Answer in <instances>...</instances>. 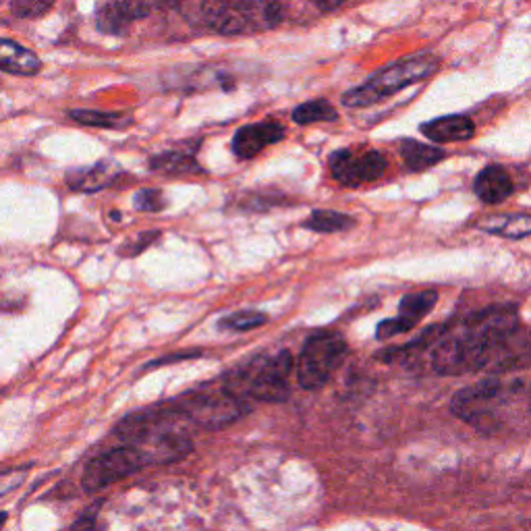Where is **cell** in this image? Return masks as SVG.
Returning a JSON list of instances; mask_svg holds the SVG:
<instances>
[{"label": "cell", "instance_id": "obj_26", "mask_svg": "<svg viewBox=\"0 0 531 531\" xmlns=\"http://www.w3.org/2000/svg\"><path fill=\"white\" fill-rule=\"evenodd\" d=\"M413 328H415V324H411V322H407L405 318L397 316V318H393V320H384V322H380V324H378V334H376V337H378L380 341H386V339L397 337V334L411 332Z\"/></svg>", "mask_w": 531, "mask_h": 531}, {"label": "cell", "instance_id": "obj_19", "mask_svg": "<svg viewBox=\"0 0 531 531\" xmlns=\"http://www.w3.org/2000/svg\"><path fill=\"white\" fill-rule=\"evenodd\" d=\"M303 227L316 233H343L355 227V218L332 210H314L312 216L303 222Z\"/></svg>", "mask_w": 531, "mask_h": 531}, {"label": "cell", "instance_id": "obj_10", "mask_svg": "<svg viewBox=\"0 0 531 531\" xmlns=\"http://www.w3.org/2000/svg\"><path fill=\"white\" fill-rule=\"evenodd\" d=\"M285 137V129L274 121L251 123L241 127L233 137V154L241 160L258 156L264 148L278 144Z\"/></svg>", "mask_w": 531, "mask_h": 531}, {"label": "cell", "instance_id": "obj_22", "mask_svg": "<svg viewBox=\"0 0 531 531\" xmlns=\"http://www.w3.org/2000/svg\"><path fill=\"white\" fill-rule=\"evenodd\" d=\"M337 117H339L337 108H334L326 100L305 102L293 110V121L297 125H312V123H320V121H337Z\"/></svg>", "mask_w": 531, "mask_h": 531}, {"label": "cell", "instance_id": "obj_15", "mask_svg": "<svg viewBox=\"0 0 531 531\" xmlns=\"http://www.w3.org/2000/svg\"><path fill=\"white\" fill-rule=\"evenodd\" d=\"M473 123L463 115H449L438 117L422 125V133L436 144H453V142H467L473 137Z\"/></svg>", "mask_w": 531, "mask_h": 531}, {"label": "cell", "instance_id": "obj_27", "mask_svg": "<svg viewBox=\"0 0 531 531\" xmlns=\"http://www.w3.org/2000/svg\"><path fill=\"white\" fill-rule=\"evenodd\" d=\"M160 237V231H144V233H139L135 239H131L123 249V254L125 256H139L142 254L144 249H148L156 239Z\"/></svg>", "mask_w": 531, "mask_h": 531}, {"label": "cell", "instance_id": "obj_17", "mask_svg": "<svg viewBox=\"0 0 531 531\" xmlns=\"http://www.w3.org/2000/svg\"><path fill=\"white\" fill-rule=\"evenodd\" d=\"M67 117L79 125L86 127H100V129H127L133 123L129 113H106V110H88V108H73Z\"/></svg>", "mask_w": 531, "mask_h": 531}, {"label": "cell", "instance_id": "obj_25", "mask_svg": "<svg viewBox=\"0 0 531 531\" xmlns=\"http://www.w3.org/2000/svg\"><path fill=\"white\" fill-rule=\"evenodd\" d=\"M52 9V3H42V0H15L11 11L19 19H36L42 17Z\"/></svg>", "mask_w": 531, "mask_h": 531}, {"label": "cell", "instance_id": "obj_11", "mask_svg": "<svg viewBox=\"0 0 531 531\" xmlns=\"http://www.w3.org/2000/svg\"><path fill=\"white\" fill-rule=\"evenodd\" d=\"M127 173L121 169L117 162L102 160L92 166H86V169H73L65 175L67 187L73 191H83V193H96L108 187H115L125 179Z\"/></svg>", "mask_w": 531, "mask_h": 531}, {"label": "cell", "instance_id": "obj_28", "mask_svg": "<svg viewBox=\"0 0 531 531\" xmlns=\"http://www.w3.org/2000/svg\"><path fill=\"white\" fill-rule=\"evenodd\" d=\"M94 527H96V517L94 513H90V515H81L71 527V531H94Z\"/></svg>", "mask_w": 531, "mask_h": 531}, {"label": "cell", "instance_id": "obj_24", "mask_svg": "<svg viewBox=\"0 0 531 531\" xmlns=\"http://www.w3.org/2000/svg\"><path fill=\"white\" fill-rule=\"evenodd\" d=\"M133 206L139 212H162L166 208V200L160 189H142L133 195Z\"/></svg>", "mask_w": 531, "mask_h": 531}, {"label": "cell", "instance_id": "obj_6", "mask_svg": "<svg viewBox=\"0 0 531 531\" xmlns=\"http://www.w3.org/2000/svg\"><path fill=\"white\" fill-rule=\"evenodd\" d=\"M509 403V390L498 380H484L463 388L453 397L451 411L482 432L500 426V411Z\"/></svg>", "mask_w": 531, "mask_h": 531}, {"label": "cell", "instance_id": "obj_1", "mask_svg": "<svg viewBox=\"0 0 531 531\" xmlns=\"http://www.w3.org/2000/svg\"><path fill=\"white\" fill-rule=\"evenodd\" d=\"M517 326L513 305H492L475 312L453 328H444L432 353V368L442 376H461L480 370L496 347Z\"/></svg>", "mask_w": 531, "mask_h": 531}, {"label": "cell", "instance_id": "obj_14", "mask_svg": "<svg viewBox=\"0 0 531 531\" xmlns=\"http://www.w3.org/2000/svg\"><path fill=\"white\" fill-rule=\"evenodd\" d=\"M42 69V61L38 54L30 48H25L13 40L0 38V71L19 75V77H34Z\"/></svg>", "mask_w": 531, "mask_h": 531}, {"label": "cell", "instance_id": "obj_29", "mask_svg": "<svg viewBox=\"0 0 531 531\" xmlns=\"http://www.w3.org/2000/svg\"><path fill=\"white\" fill-rule=\"evenodd\" d=\"M7 513H0V529H3V525H5V521H7Z\"/></svg>", "mask_w": 531, "mask_h": 531}, {"label": "cell", "instance_id": "obj_23", "mask_svg": "<svg viewBox=\"0 0 531 531\" xmlns=\"http://www.w3.org/2000/svg\"><path fill=\"white\" fill-rule=\"evenodd\" d=\"M266 320L268 318L264 314H260V312H237V314L222 318L218 322V328L233 330V332H247V330L258 328V326H264Z\"/></svg>", "mask_w": 531, "mask_h": 531}, {"label": "cell", "instance_id": "obj_12", "mask_svg": "<svg viewBox=\"0 0 531 531\" xmlns=\"http://www.w3.org/2000/svg\"><path fill=\"white\" fill-rule=\"evenodd\" d=\"M154 11V5L144 3H106L96 9V27L102 34L123 36L133 21L144 19Z\"/></svg>", "mask_w": 531, "mask_h": 531}, {"label": "cell", "instance_id": "obj_8", "mask_svg": "<svg viewBox=\"0 0 531 531\" xmlns=\"http://www.w3.org/2000/svg\"><path fill=\"white\" fill-rule=\"evenodd\" d=\"M142 467H146L142 455H139L133 446L125 444L119 446V449H110L94 457L86 465V469H83L81 484L88 492H96L129 478V475L137 473Z\"/></svg>", "mask_w": 531, "mask_h": 531}, {"label": "cell", "instance_id": "obj_9", "mask_svg": "<svg viewBox=\"0 0 531 531\" xmlns=\"http://www.w3.org/2000/svg\"><path fill=\"white\" fill-rule=\"evenodd\" d=\"M330 175L334 181L345 187H357L363 183H374L386 173V156L370 150V152H353V150H337L330 158Z\"/></svg>", "mask_w": 531, "mask_h": 531}, {"label": "cell", "instance_id": "obj_16", "mask_svg": "<svg viewBox=\"0 0 531 531\" xmlns=\"http://www.w3.org/2000/svg\"><path fill=\"white\" fill-rule=\"evenodd\" d=\"M148 166H150V171H154V173L171 175V177L202 173L198 160H195L193 150H166L162 154L152 156Z\"/></svg>", "mask_w": 531, "mask_h": 531}, {"label": "cell", "instance_id": "obj_2", "mask_svg": "<svg viewBox=\"0 0 531 531\" xmlns=\"http://www.w3.org/2000/svg\"><path fill=\"white\" fill-rule=\"evenodd\" d=\"M291 368L293 355L289 351L258 355L229 372L222 380V386L247 405L249 401L283 403L291 393L287 384Z\"/></svg>", "mask_w": 531, "mask_h": 531}, {"label": "cell", "instance_id": "obj_20", "mask_svg": "<svg viewBox=\"0 0 531 531\" xmlns=\"http://www.w3.org/2000/svg\"><path fill=\"white\" fill-rule=\"evenodd\" d=\"M484 231L490 235H500V237H509V239H521L531 235V218L529 216H498L490 218L488 222L482 225Z\"/></svg>", "mask_w": 531, "mask_h": 531}, {"label": "cell", "instance_id": "obj_4", "mask_svg": "<svg viewBox=\"0 0 531 531\" xmlns=\"http://www.w3.org/2000/svg\"><path fill=\"white\" fill-rule=\"evenodd\" d=\"M198 21L222 36L272 30L285 19V7L278 3H212L198 7Z\"/></svg>", "mask_w": 531, "mask_h": 531}, {"label": "cell", "instance_id": "obj_13", "mask_svg": "<svg viewBox=\"0 0 531 531\" xmlns=\"http://www.w3.org/2000/svg\"><path fill=\"white\" fill-rule=\"evenodd\" d=\"M515 191L511 175L502 169L500 164H490L480 171V175L473 181V193L484 204H500L511 198Z\"/></svg>", "mask_w": 531, "mask_h": 531}, {"label": "cell", "instance_id": "obj_21", "mask_svg": "<svg viewBox=\"0 0 531 531\" xmlns=\"http://www.w3.org/2000/svg\"><path fill=\"white\" fill-rule=\"evenodd\" d=\"M436 301H438L436 291H419L405 295L399 305V316L417 326L424 316H428L434 310Z\"/></svg>", "mask_w": 531, "mask_h": 531}, {"label": "cell", "instance_id": "obj_3", "mask_svg": "<svg viewBox=\"0 0 531 531\" xmlns=\"http://www.w3.org/2000/svg\"><path fill=\"white\" fill-rule=\"evenodd\" d=\"M438 69L440 61L434 57V54L428 52L413 54V57L386 65L384 69L376 71L368 81H363L361 86L349 90L343 96V104L349 108H366L378 104L405 90L407 86H413L417 81L432 77Z\"/></svg>", "mask_w": 531, "mask_h": 531}, {"label": "cell", "instance_id": "obj_18", "mask_svg": "<svg viewBox=\"0 0 531 531\" xmlns=\"http://www.w3.org/2000/svg\"><path fill=\"white\" fill-rule=\"evenodd\" d=\"M401 156L407 164V169L413 173L419 171H428L436 162H440L446 154L438 148L426 146L422 142H415V139H407V142L401 144Z\"/></svg>", "mask_w": 531, "mask_h": 531}, {"label": "cell", "instance_id": "obj_7", "mask_svg": "<svg viewBox=\"0 0 531 531\" xmlns=\"http://www.w3.org/2000/svg\"><path fill=\"white\" fill-rule=\"evenodd\" d=\"M347 355V343L334 332H320L307 339L297 361V380L305 390H320Z\"/></svg>", "mask_w": 531, "mask_h": 531}, {"label": "cell", "instance_id": "obj_5", "mask_svg": "<svg viewBox=\"0 0 531 531\" xmlns=\"http://www.w3.org/2000/svg\"><path fill=\"white\" fill-rule=\"evenodd\" d=\"M171 407L185 422H191L206 430H220L231 426L249 411V405L233 397L222 384L220 388L193 390V393L177 399Z\"/></svg>", "mask_w": 531, "mask_h": 531}]
</instances>
